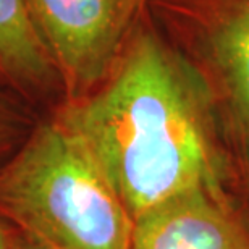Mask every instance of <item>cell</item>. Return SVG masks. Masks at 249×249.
Returning <instances> with one entry per match:
<instances>
[{"mask_svg":"<svg viewBox=\"0 0 249 249\" xmlns=\"http://www.w3.org/2000/svg\"><path fill=\"white\" fill-rule=\"evenodd\" d=\"M52 113L84 144L133 220L181 193L228 188L233 149L215 101L146 10L106 81Z\"/></svg>","mask_w":249,"mask_h":249,"instance_id":"obj_1","label":"cell"},{"mask_svg":"<svg viewBox=\"0 0 249 249\" xmlns=\"http://www.w3.org/2000/svg\"><path fill=\"white\" fill-rule=\"evenodd\" d=\"M0 217L52 249H131V213L53 113L0 168Z\"/></svg>","mask_w":249,"mask_h":249,"instance_id":"obj_2","label":"cell"},{"mask_svg":"<svg viewBox=\"0 0 249 249\" xmlns=\"http://www.w3.org/2000/svg\"><path fill=\"white\" fill-rule=\"evenodd\" d=\"M144 10L206 81L249 172V0H146Z\"/></svg>","mask_w":249,"mask_h":249,"instance_id":"obj_3","label":"cell"},{"mask_svg":"<svg viewBox=\"0 0 249 249\" xmlns=\"http://www.w3.org/2000/svg\"><path fill=\"white\" fill-rule=\"evenodd\" d=\"M144 3L146 0H24L29 19L62 79L65 102L89 96L108 78Z\"/></svg>","mask_w":249,"mask_h":249,"instance_id":"obj_4","label":"cell"},{"mask_svg":"<svg viewBox=\"0 0 249 249\" xmlns=\"http://www.w3.org/2000/svg\"><path fill=\"white\" fill-rule=\"evenodd\" d=\"M131 249H249V223L227 189L199 188L134 218Z\"/></svg>","mask_w":249,"mask_h":249,"instance_id":"obj_5","label":"cell"},{"mask_svg":"<svg viewBox=\"0 0 249 249\" xmlns=\"http://www.w3.org/2000/svg\"><path fill=\"white\" fill-rule=\"evenodd\" d=\"M0 83L41 115L55 112L65 102L62 79L24 0H0Z\"/></svg>","mask_w":249,"mask_h":249,"instance_id":"obj_6","label":"cell"},{"mask_svg":"<svg viewBox=\"0 0 249 249\" xmlns=\"http://www.w3.org/2000/svg\"><path fill=\"white\" fill-rule=\"evenodd\" d=\"M42 115L0 83V168L26 142Z\"/></svg>","mask_w":249,"mask_h":249,"instance_id":"obj_7","label":"cell"},{"mask_svg":"<svg viewBox=\"0 0 249 249\" xmlns=\"http://www.w3.org/2000/svg\"><path fill=\"white\" fill-rule=\"evenodd\" d=\"M12 249H52V248L47 246L46 243L39 241L37 238L29 236V235H26V233H23V231H19L15 228Z\"/></svg>","mask_w":249,"mask_h":249,"instance_id":"obj_8","label":"cell"},{"mask_svg":"<svg viewBox=\"0 0 249 249\" xmlns=\"http://www.w3.org/2000/svg\"><path fill=\"white\" fill-rule=\"evenodd\" d=\"M15 228L0 217V249H12Z\"/></svg>","mask_w":249,"mask_h":249,"instance_id":"obj_9","label":"cell"},{"mask_svg":"<svg viewBox=\"0 0 249 249\" xmlns=\"http://www.w3.org/2000/svg\"><path fill=\"white\" fill-rule=\"evenodd\" d=\"M248 175H249V172H248Z\"/></svg>","mask_w":249,"mask_h":249,"instance_id":"obj_10","label":"cell"}]
</instances>
